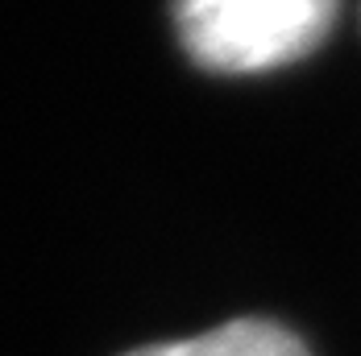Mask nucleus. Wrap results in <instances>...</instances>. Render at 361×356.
Returning <instances> with one entry per match:
<instances>
[{
    "label": "nucleus",
    "instance_id": "f257e3e1",
    "mask_svg": "<svg viewBox=\"0 0 361 356\" xmlns=\"http://www.w3.org/2000/svg\"><path fill=\"white\" fill-rule=\"evenodd\" d=\"M183 58L204 75L257 79L320 54L341 0H166Z\"/></svg>",
    "mask_w": 361,
    "mask_h": 356
},
{
    "label": "nucleus",
    "instance_id": "f03ea898",
    "mask_svg": "<svg viewBox=\"0 0 361 356\" xmlns=\"http://www.w3.org/2000/svg\"><path fill=\"white\" fill-rule=\"evenodd\" d=\"M125 356H312L307 344L274 319H233L212 331L187 336V340H166L149 344Z\"/></svg>",
    "mask_w": 361,
    "mask_h": 356
}]
</instances>
